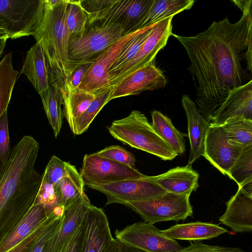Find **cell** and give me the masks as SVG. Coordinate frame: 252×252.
I'll return each mask as SVG.
<instances>
[{
    "instance_id": "1",
    "label": "cell",
    "mask_w": 252,
    "mask_h": 252,
    "mask_svg": "<svg viewBox=\"0 0 252 252\" xmlns=\"http://www.w3.org/2000/svg\"><path fill=\"white\" fill-rule=\"evenodd\" d=\"M234 2L243 12L238 22L231 23L226 17L195 36L171 34L187 51L197 107L210 123L229 92L244 84L241 55L252 44V0Z\"/></svg>"
},
{
    "instance_id": "2",
    "label": "cell",
    "mask_w": 252,
    "mask_h": 252,
    "mask_svg": "<svg viewBox=\"0 0 252 252\" xmlns=\"http://www.w3.org/2000/svg\"><path fill=\"white\" fill-rule=\"evenodd\" d=\"M68 0H44L41 16L32 34L40 41L45 55L50 85L62 94L77 63L69 58L65 26Z\"/></svg>"
},
{
    "instance_id": "3",
    "label": "cell",
    "mask_w": 252,
    "mask_h": 252,
    "mask_svg": "<svg viewBox=\"0 0 252 252\" xmlns=\"http://www.w3.org/2000/svg\"><path fill=\"white\" fill-rule=\"evenodd\" d=\"M108 129L113 137L125 144L163 160H172L178 156L156 131L145 115L138 110H133L127 117L114 121Z\"/></svg>"
},
{
    "instance_id": "4",
    "label": "cell",
    "mask_w": 252,
    "mask_h": 252,
    "mask_svg": "<svg viewBox=\"0 0 252 252\" xmlns=\"http://www.w3.org/2000/svg\"><path fill=\"white\" fill-rule=\"evenodd\" d=\"M118 24L94 23L80 36L69 38L68 51L74 63L93 62L106 49L122 37Z\"/></svg>"
},
{
    "instance_id": "5",
    "label": "cell",
    "mask_w": 252,
    "mask_h": 252,
    "mask_svg": "<svg viewBox=\"0 0 252 252\" xmlns=\"http://www.w3.org/2000/svg\"><path fill=\"white\" fill-rule=\"evenodd\" d=\"M189 196L166 192L152 199L128 201L123 204L132 209L146 222L154 224L161 221H178L193 216Z\"/></svg>"
},
{
    "instance_id": "6",
    "label": "cell",
    "mask_w": 252,
    "mask_h": 252,
    "mask_svg": "<svg viewBox=\"0 0 252 252\" xmlns=\"http://www.w3.org/2000/svg\"><path fill=\"white\" fill-rule=\"evenodd\" d=\"M43 7L44 0H0V20L9 38L32 35Z\"/></svg>"
},
{
    "instance_id": "7",
    "label": "cell",
    "mask_w": 252,
    "mask_h": 252,
    "mask_svg": "<svg viewBox=\"0 0 252 252\" xmlns=\"http://www.w3.org/2000/svg\"><path fill=\"white\" fill-rule=\"evenodd\" d=\"M84 185H104L132 179L147 177L133 167L98 156H84L80 173Z\"/></svg>"
},
{
    "instance_id": "8",
    "label": "cell",
    "mask_w": 252,
    "mask_h": 252,
    "mask_svg": "<svg viewBox=\"0 0 252 252\" xmlns=\"http://www.w3.org/2000/svg\"><path fill=\"white\" fill-rule=\"evenodd\" d=\"M116 239L146 252H176L183 248L179 243L164 235L154 224L135 222L115 232Z\"/></svg>"
},
{
    "instance_id": "9",
    "label": "cell",
    "mask_w": 252,
    "mask_h": 252,
    "mask_svg": "<svg viewBox=\"0 0 252 252\" xmlns=\"http://www.w3.org/2000/svg\"><path fill=\"white\" fill-rule=\"evenodd\" d=\"M87 186L105 195L107 199L106 205L123 204L128 201L152 199L167 192L151 180L149 176L145 178L127 179L108 184Z\"/></svg>"
},
{
    "instance_id": "10",
    "label": "cell",
    "mask_w": 252,
    "mask_h": 252,
    "mask_svg": "<svg viewBox=\"0 0 252 252\" xmlns=\"http://www.w3.org/2000/svg\"><path fill=\"white\" fill-rule=\"evenodd\" d=\"M168 17L157 23L148 37L133 58L114 74L108 77L112 86L129 74L152 62L158 51L166 45L172 33V20Z\"/></svg>"
},
{
    "instance_id": "11",
    "label": "cell",
    "mask_w": 252,
    "mask_h": 252,
    "mask_svg": "<svg viewBox=\"0 0 252 252\" xmlns=\"http://www.w3.org/2000/svg\"><path fill=\"white\" fill-rule=\"evenodd\" d=\"M141 30L122 36L101 53L84 74L78 89L95 95L111 87L108 73L111 66L124 46Z\"/></svg>"
},
{
    "instance_id": "12",
    "label": "cell",
    "mask_w": 252,
    "mask_h": 252,
    "mask_svg": "<svg viewBox=\"0 0 252 252\" xmlns=\"http://www.w3.org/2000/svg\"><path fill=\"white\" fill-rule=\"evenodd\" d=\"M145 15L143 5L136 0H112L100 11L88 15V27L94 23L118 24L123 29L122 36L136 31Z\"/></svg>"
},
{
    "instance_id": "13",
    "label": "cell",
    "mask_w": 252,
    "mask_h": 252,
    "mask_svg": "<svg viewBox=\"0 0 252 252\" xmlns=\"http://www.w3.org/2000/svg\"><path fill=\"white\" fill-rule=\"evenodd\" d=\"M166 84L167 80L162 71L152 62L112 86L108 101L120 97L137 95L145 91L163 88Z\"/></svg>"
},
{
    "instance_id": "14",
    "label": "cell",
    "mask_w": 252,
    "mask_h": 252,
    "mask_svg": "<svg viewBox=\"0 0 252 252\" xmlns=\"http://www.w3.org/2000/svg\"><path fill=\"white\" fill-rule=\"evenodd\" d=\"M242 149L229 143L220 125L210 123L202 156L222 174L227 175Z\"/></svg>"
},
{
    "instance_id": "15",
    "label": "cell",
    "mask_w": 252,
    "mask_h": 252,
    "mask_svg": "<svg viewBox=\"0 0 252 252\" xmlns=\"http://www.w3.org/2000/svg\"><path fill=\"white\" fill-rule=\"evenodd\" d=\"M81 252H109L113 238L103 210L91 204L84 217Z\"/></svg>"
},
{
    "instance_id": "16",
    "label": "cell",
    "mask_w": 252,
    "mask_h": 252,
    "mask_svg": "<svg viewBox=\"0 0 252 252\" xmlns=\"http://www.w3.org/2000/svg\"><path fill=\"white\" fill-rule=\"evenodd\" d=\"M91 204L89 199L84 193L64 208L61 223L49 241L45 252H63L82 222L86 210Z\"/></svg>"
},
{
    "instance_id": "17",
    "label": "cell",
    "mask_w": 252,
    "mask_h": 252,
    "mask_svg": "<svg viewBox=\"0 0 252 252\" xmlns=\"http://www.w3.org/2000/svg\"><path fill=\"white\" fill-rule=\"evenodd\" d=\"M181 104L187 118L190 143L188 164L191 165L196 160L203 156L206 134L211 123L199 112L196 104L189 95H183Z\"/></svg>"
},
{
    "instance_id": "18",
    "label": "cell",
    "mask_w": 252,
    "mask_h": 252,
    "mask_svg": "<svg viewBox=\"0 0 252 252\" xmlns=\"http://www.w3.org/2000/svg\"><path fill=\"white\" fill-rule=\"evenodd\" d=\"M226 205L225 211L219 221L235 232H251L252 196L238 188L237 192L226 202Z\"/></svg>"
},
{
    "instance_id": "19",
    "label": "cell",
    "mask_w": 252,
    "mask_h": 252,
    "mask_svg": "<svg viewBox=\"0 0 252 252\" xmlns=\"http://www.w3.org/2000/svg\"><path fill=\"white\" fill-rule=\"evenodd\" d=\"M243 116L252 120V81L230 91L216 110L211 124L221 125L227 119Z\"/></svg>"
},
{
    "instance_id": "20",
    "label": "cell",
    "mask_w": 252,
    "mask_h": 252,
    "mask_svg": "<svg viewBox=\"0 0 252 252\" xmlns=\"http://www.w3.org/2000/svg\"><path fill=\"white\" fill-rule=\"evenodd\" d=\"M150 178L166 191L177 194L190 195L199 186V174L189 164L177 166Z\"/></svg>"
},
{
    "instance_id": "21",
    "label": "cell",
    "mask_w": 252,
    "mask_h": 252,
    "mask_svg": "<svg viewBox=\"0 0 252 252\" xmlns=\"http://www.w3.org/2000/svg\"><path fill=\"white\" fill-rule=\"evenodd\" d=\"M24 74L41 96L46 93L51 85L44 52L40 41L27 52L22 69Z\"/></svg>"
},
{
    "instance_id": "22",
    "label": "cell",
    "mask_w": 252,
    "mask_h": 252,
    "mask_svg": "<svg viewBox=\"0 0 252 252\" xmlns=\"http://www.w3.org/2000/svg\"><path fill=\"white\" fill-rule=\"evenodd\" d=\"M161 232L175 240L196 242L216 238L228 231L219 224L198 221L176 224Z\"/></svg>"
},
{
    "instance_id": "23",
    "label": "cell",
    "mask_w": 252,
    "mask_h": 252,
    "mask_svg": "<svg viewBox=\"0 0 252 252\" xmlns=\"http://www.w3.org/2000/svg\"><path fill=\"white\" fill-rule=\"evenodd\" d=\"M48 217L44 208L33 204L0 245V252H8L42 224Z\"/></svg>"
},
{
    "instance_id": "24",
    "label": "cell",
    "mask_w": 252,
    "mask_h": 252,
    "mask_svg": "<svg viewBox=\"0 0 252 252\" xmlns=\"http://www.w3.org/2000/svg\"><path fill=\"white\" fill-rule=\"evenodd\" d=\"M84 186L82 177L75 166L66 162L64 175L53 187L60 206L64 209L66 208L85 193Z\"/></svg>"
},
{
    "instance_id": "25",
    "label": "cell",
    "mask_w": 252,
    "mask_h": 252,
    "mask_svg": "<svg viewBox=\"0 0 252 252\" xmlns=\"http://www.w3.org/2000/svg\"><path fill=\"white\" fill-rule=\"evenodd\" d=\"M194 2L193 0H154L149 11L139 26L138 30L189 10L193 5Z\"/></svg>"
},
{
    "instance_id": "26",
    "label": "cell",
    "mask_w": 252,
    "mask_h": 252,
    "mask_svg": "<svg viewBox=\"0 0 252 252\" xmlns=\"http://www.w3.org/2000/svg\"><path fill=\"white\" fill-rule=\"evenodd\" d=\"M63 115L74 133L77 120L94 99L95 95L78 88L61 95Z\"/></svg>"
},
{
    "instance_id": "27",
    "label": "cell",
    "mask_w": 252,
    "mask_h": 252,
    "mask_svg": "<svg viewBox=\"0 0 252 252\" xmlns=\"http://www.w3.org/2000/svg\"><path fill=\"white\" fill-rule=\"evenodd\" d=\"M152 124L154 129L178 155L186 150L184 137L187 134L179 131L171 120L160 112L154 110L151 113Z\"/></svg>"
},
{
    "instance_id": "28",
    "label": "cell",
    "mask_w": 252,
    "mask_h": 252,
    "mask_svg": "<svg viewBox=\"0 0 252 252\" xmlns=\"http://www.w3.org/2000/svg\"><path fill=\"white\" fill-rule=\"evenodd\" d=\"M230 144L243 148L252 145V120L234 116L220 125Z\"/></svg>"
},
{
    "instance_id": "29",
    "label": "cell",
    "mask_w": 252,
    "mask_h": 252,
    "mask_svg": "<svg viewBox=\"0 0 252 252\" xmlns=\"http://www.w3.org/2000/svg\"><path fill=\"white\" fill-rule=\"evenodd\" d=\"M18 74L13 67L12 53L9 52L0 61V119L7 111Z\"/></svg>"
},
{
    "instance_id": "30",
    "label": "cell",
    "mask_w": 252,
    "mask_h": 252,
    "mask_svg": "<svg viewBox=\"0 0 252 252\" xmlns=\"http://www.w3.org/2000/svg\"><path fill=\"white\" fill-rule=\"evenodd\" d=\"M40 97L49 123L57 137L61 129L64 116L61 106L63 105L61 94L51 86L49 90Z\"/></svg>"
},
{
    "instance_id": "31",
    "label": "cell",
    "mask_w": 252,
    "mask_h": 252,
    "mask_svg": "<svg viewBox=\"0 0 252 252\" xmlns=\"http://www.w3.org/2000/svg\"><path fill=\"white\" fill-rule=\"evenodd\" d=\"M65 22L69 38L80 36L85 31L88 17L82 5V0H68Z\"/></svg>"
},
{
    "instance_id": "32",
    "label": "cell",
    "mask_w": 252,
    "mask_h": 252,
    "mask_svg": "<svg viewBox=\"0 0 252 252\" xmlns=\"http://www.w3.org/2000/svg\"><path fill=\"white\" fill-rule=\"evenodd\" d=\"M156 24L142 29L140 32L127 42L111 66L108 73V77L118 71L133 58Z\"/></svg>"
},
{
    "instance_id": "33",
    "label": "cell",
    "mask_w": 252,
    "mask_h": 252,
    "mask_svg": "<svg viewBox=\"0 0 252 252\" xmlns=\"http://www.w3.org/2000/svg\"><path fill=\"white\" fill-rule=\"evenodd\" d=\"M112 90V87L95 94L94 99L77 120L75 124L74 135H80L86 132L92 122L108 101Z\"/></svg>"
},
{
    "instance_id": "34",
    "label": "cell",
    "mask_w": 252,
    "mask_h": 252,
    "mask_svg": "<svg viewBox=\"0 0 252 252\" xmlns=\"http://www.w3.org/2000/svg\"><path fill=\"white\" fill-rule=\"evenodd\" d=\"M227 175L238 186L252 178V145L242 148Z\"/></svg>"
},
{
    "instance_id": "35",
    "label": "cell",
    "mask_w": 252,
    "mask_h": 252,
    "mask_svg": "<svg viewBox=\"0 0 252 252\" xmlns=\"http://www.w3.org/2000/svg\"><path fill=\"white\" fill-rule=\"evenodd\" d=\"M64 208H56L49 216V220L41 233L25 252H45L46 247L59 228L63 219Z\"/></svg>"
},
{
    "instance_id": "36",
    "label": "cell",
    "mask_w": 252,
    "mask_h": 252,
    "mask_svg": "<svg viewBox=\"0 0 252 252\" xmlns=\"http://www.w3.org/2000/svg\"><path fill=\"white\" fill-rule=\"evenodd\" d=\"M33 204L43 206L48 217L56 208L61 207L53 187L43 180Z\"/></svg>"
},
{
    "instance_id": "37",
    "label": "cell",
    "mask_w": 252,
    "mask_h": 252,
    "mask_svg": "<svg viewBox=\"0 0 252 252\" xmlns=\"http://www.w3.org/2000/svg\"><path fill=\"white\" fill-rule=\"evenodd\" d=\"M66 162L53 156L47 164L42 176V180L55 186L65 173Z\"/></svg>"
},
{
    "instance_id": "38",
    "label": "cell",
    "mask_w": 252,
    "mask_h": 252,
    "mask_svg": "<svg viewBox=\"0 0 252 252\" xmlns=\"http://www.w3.org/2000/svg\"><path fill=\"white\" fill-rule=\"evenodd\" d=\"M95 153L102 158L117 161L133 167L135 166L136 159L134 155L119 146H109Z\"/></svg>"
},
{
    "instance_id": "39",
    "label": "cell",
    "mask_w": 252,
    "mask_h": 252,
    "mask_svg": "<svg viewBox=\"0 0 252 252\" xmlns=\"http://www.w3.org/2000/svg\"><path fill=\"white\" fill-rule=\"evenodd\" d=\"M11 150L6 111L0 119V169L7 161Z\"/></svg>"
},
{
    "instance_id": "40",
    "label": "cell",
    "mask_w": 252,
    "mask_h": 252,
    "mask_svg": "<svg viewBox=\"0 0 252 252\" xmlns=\"http://www.w3.org/2000/svg\"><path fill=\"white\" fill-rule=\"evenodd\" d=\"M176 252H245L241 248L214 246L201 241L190 242V244Z\"/></svg>"
},
{
    "instance_id": "41",
    "label": "cell",
    "mask_w": 252,
    "mask_h": 252,
    "mask_svg": "<svg viewBox=\"0 0 252 252\" xmlns=\"http://www.w3.org/2000/svg\"><path fill=\"white\" fill-rule=\"evenodd\" d=\"M93 62L77 63L76 64L64 90L61 95L67 92L78 88L84 74Z\"/></svg>"
},
{
    "instance_id": "42",
    "label": "cell",
    "mask_w": 252,
    "mask_h": 252,
    "mask_svg": "<svg viewBox=\"0 0 252 252\" xmlns=\"http://www.w3.org/2000/svg\"><path fill=\"white\" fill-rule=\"evenodd\" d=\"M84 233V225L83 220L63 252H81Z\"/></svg>"
},
{
    "instance_id": "43",
    "label": "cell",
    "mask_w": 252,
    "mask_h": 252,
    "mask_svg": "<svg viewBox=\"0 0 252 252\" xmlns=\"http://www.w3.org/2000/svg\"><path fill=\"white\" fill-rule=\"evenodd\" d=\"M49 216L44 222L34 231H33L29 236L11 249L8 252H25L41 233L48 222Z\"/></svg>"
},
{
    "instance_id": "44",
    "label": "cell",
    "mask_w": 252,
    "mask_h": 252,
    "mask_svg": "<svg viewBox=\"0 0 252 252\" xmlns=\"http://www.w3.org/2000/svg\"><path fill=\"white\" fill-rule=\"evenodd\" d=\"M112 1V0H82V5L89 15L100 11L109 4Z\"/></svg>"
},
{
    "instance_id": "45",
    "label": "cell",
    "mask_w": 252,
    "mask_h": 252,
    "mask_svg": "<svg viewBox=\"0 0 252 252\" xmlns=\"http://www.w3.org/2000/svg\"><path fill=\"white\" fill-rule=\"evenodd\" d=\"M109 252H146L139 249L126 245L113 238Z\"/></svg>"
},
{
    "instance_id": "46",
    "label": "cell",
    "mask_w": 252,
    "mask_h": 252,
    "mask_svg": "<svg viewBox=\"0 0 252 252\" xmlns=\"http://www.w3.org/2000/svg\"><path fill=\"white\" fill-rule=\"evenodd\" d=\"M238 187L246 193L252 196V178L248 179Z\"/></svg>"
},
{
    "instance_id": "47",
    "label": "cell",
    "mask_w": 252,
    "mask_h": 252,
    "mask_svg": "<svg viewBox=\"0 0 252 252\" xmlns=\"http://www.w3.org/2000/svg\"><path fill=\"white\" fill-rule=\"evenodd\" d=\"M9 38L4 26L1 21L0 20V39H6Z\"/></svg>"
},
{
    "instance_id": "48",
    "label": "cell",
    "mask_w": 252,
    "mask_h": 252,
    "mask_svg": "<svg viewBox=\"0 0 252 252\" xmlns=\"http://www.w3.org/2000/svg\"><path fill=\"white\" fill-rule=\"evenodd\" d=\"M6 41V39H0V58L3 53Z\"/></svg>"
}]
</instances>
